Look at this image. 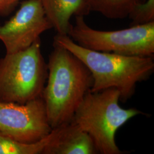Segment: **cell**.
Segmentation results:
<instances>
[{
	"mask_svg": "<svg viewBox=\"0 0 154 154\" xmlns=\"http://www.w3.org/2000/svg\"><path fill=\"white\" fill-rule=\"evenodd\" d=\"M119 101L116 88L89 91L73 116L72 122L90 136L98 154L125 153L116 143V131L133 117L144 114L135 108H122Z\"/></svg>",
	"mask_w": 154,
	"mask_h": 154,
	"instance_id": "obj_3",
	"label": "cell"
},
{
	"mask_svg": "<svg viewBox=\"0 0 154 154\" xmlns=\"http://www.w3.org/2000/svg\"><path fill=\"white\" fill-rule=\"evenodd\" d=\"M144 0H88L91 11L99 13L112 20L128 17Z\"/></svg>",
	"mask_w": 154,
	"mask_h": 154,
	"instance_id": "obj_10",
	"label": "cell"
},
{
	"mask_svg": "<svg viewBox=\"0 0 154 154\" xmlns=\"http://www.w3.org/2000/svg\"><path fill=\"white\" fill-rule=\"evenodd\" d=\"M53 130L42 97L26 103H0V134L22 143L36 142Z\"/></svg>",
	"mask_w": 154,
	"mask_h": 154,
	"instance_id": "obj_6",
	"label": "cell"
},
{
	"mask_svg": "<svg viewBox=\"0 0 154 154\" xmlns=\"http://www.w3.org/2000/svg\"><path fill=\"white\" fill-rule=\"evenodd\" d=\"M54 42L72 52L88 68L93 78L91 92L116 88L123 103L134 95L137 83L149 79L154 72V57L128 56L91 50L77 44L68 35L57 34Z\"/></svg>",
	"mask_w": 154,
	"mask_h": 154,
	"instance_id": "obj_2",
	"label": "cell"
},
{
	"mask_svg": "<svg viewBox=\"0 0 154 154\" xmlns=\"http://www.w3.org/2000/svg\"><path fill=\"white\" fill-rule=\"evenodd\" d=\"M21 0H0V16H5L14 9Z\"/></svg>",
	"mask_w": 154,
	"mask_h": 154,
	"instance_id": "obj_13",
	"label": "cell"
},
{
	"mask_svg": "<svg viewBox=\"0 0 154 154\" xmlns=\"http://www.w3.org/2000/svg\"><path fill=\"white\" fill-rule=\"evenodd\" d=\"M46 17L57 34L67 35L73 16L85 17L91 12L88 0H39Z\"/></svg>",
	"mask_w": 154,
	"mask_h": 154,
	"instance_id": "obj_9",
	"label": "cell"
},
{
	"mask_svg": "<svg viewBox=\"0 0 154 154\" xmlns=\"http://www.w3.org/2000/svg\"><path fill=\"white\" fill-rule=\"evenodd\" d=\"M67 35L83 48L121 55L154 57V21L122 30L103 31L89 26L84 17H75Z\"/></svg>",
	"mask_w": 154,
	"mask_h": 154,
	"instance_id": "obj_5",
	"label": "cell"
},
{
	"mask_svg": "<svg viewBox=\"0 0 154 154\" xmlns=\"http://www.w3.org/2000/svg\"><path fill=\"white\" fill-rule=\"evenodd\" d=\"M48 65L40 38L29 48L0 58V103L24 104L42 97Z\"/></svg>",
	"mask_w": 154,
	"mask_h": 154,
	"instance_id": "obj_4",
	"label": "cell"
},
{
	"mask_svg": "<svg viewBox=\"0 0 154 154\" xmlns=\"http://www.w3.org/2000/svg\"><path fill=\"white\" fill-rule=\"evenodd\" d=\"M55 134V129L42 139L32 143L16 142L0 134V154H44Z\"/></svg>",
	"mask_w": 154,
	"mask_h": 154,
	"instance_id": "obj_11",
	"label": "cell"
},
{
	"mask_svg": "<svg viewBox=\"0 0 154 154\" xmlns=\"http://www.w3.org/2000/svg\"><path fill=\"white\" fill-rule=\"evenodd\" d=\"M54 128V136L44 154H98L90 136L72 122Z\"/></svg>",
	"mask_w": 154,
	"mask_h": 154,
	"instance_id": "obj_8",
	"label": "cell"
},
{
	"mask_svg": "<svg viewBox=\"0 0 154 154\" xmlns=\"http://www.w3.org/2000/svg\"><path fill=\"white\" fill-rule=\"evenodd\" d=\"M48 78L42 95L52 128L72 122L78 107L93 85L88 68L72 52L53 42Z\"/></svg>",
	"mask_w": 154,
	"mask_h": 154,
	"instance_id": "obj_1",
	"label": "cell"
},
{
	"mask_svg": "<svg viewBox=\"0 0 154 154\" xmlns=\"http://www.w3.org/2000/svg\"><path fill=\"white\" fill-rule=\"evenodd\" d=\"M128 17L132 21L131 26L154 21V0H144Z\"/></svg>",
	"mask_w": 154,
	"mask_h": 154,
	"instance_id": "obj_12",
	"label": "cell"
},
{
	"mask_svg": "<svg viewBox=\"0 0 154 154\" xmlns=\"http://www.w3.org/2000/svg\"><path fill=\"white\" fill-rule=\"evenodd\" d=\"M50 29L39 0H24L16 14L0 25V41L6 54L14 53L29 48Z\"/></svg>",
	"mask_w": 154,
	"mask_h": 154,
	"instance_id": "obj_7",
	"label": "cell"
}]
</instances>
